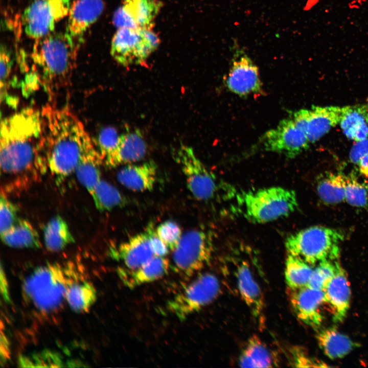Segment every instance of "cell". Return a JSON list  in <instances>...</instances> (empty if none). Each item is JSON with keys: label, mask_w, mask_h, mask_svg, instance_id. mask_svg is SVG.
Here are the masks:
<instances>
[{"label": "cell", "mask_w": 368, "mask_h": 368, "mask_svg": "<svg viewBox=\"0 0 368 368\" xmlns=\"http://www.w3.org/2000/svg\"><path fill=\"white\" fill-rule=\"evenodd\" d=\"M337 264L336 261H326L318 263L313 270L307 286L323 290L334 275Z\"/></svg>", "instance_id": "e575fe53"}, {"label": "cell", "mask_w": 368, "mask_h": 368, "mask_svg": "<svg viewBox=\"0 0 368 368\" xmlns=\"http://www.w3.org/2000/svg\"><path fill=\"white\" fill-rule=\"evenodd\" d=\"M113 253L114 257L121 261L124 267L129 269L140 267L154 256L145 232L121 243Z\"/></svg>", "instance_id": "603a6c76"}, {"label": "cell", "mask_w": 368, "mask_h": 368, "mask_svg": "<svg viewBox=\"0 0 368 368\" xmlns=\"http://www.w3.org/2000/svg\"><path fill=\"white\" fill-rule=\"evenodd\" d=\"M346 184V175L327 172L317 180V193L324 203L338 204L345 200Z\"/></svg>", "instance_id": "83f0119b"}, {"label": "cell", "mask_w": 368, "mask_h": 368, "mask_svg": "<svg viewBox=\"0 0 368 368\" xmlns=\"http://www.w3.org/2000/svg\"><path fill=\"white\" fill-rule=\"evenodd\" d=\"M12 56L11 51L4 44H2L0 48L1 65V101L5 99L7 95L9 84V79L12 67Z\"/></svg>", "instance_id": "8d00e7d4"}, {"label": "cell", "mask_w": 368, "mask_h": 368, "mask_svg": "<svg viewBox=\"0 0 368 368\" xmlns=\"http://www.w3.org/2000/svg\"><path fill=\"white\" fill-rule=\"evenodd\" d=\"M237 287L240 294L253 316L262 317L264 309V297L248 263L242 260L236 270Z\"/></svg>", "instance_id": "44dd1931"}, {"label": "cell", "mask_w": 368, "mask_h": 368, "mask_svg": "<svg viewBox=\"0 0 368 368\" xmlns=\"http://www.w3.org/2000/svg\"><path fill=\"white\" fill-rule=\"evenodd\" d=\"M162 6L159 0H123L115 11L112 21L118 29H152Z\"/></svg>", "instance_id": "5bb4252c"}, {"label": "cell", "mask_w": 368, "mask_h": 368, "mask_svg": "<svg viewBox=\"0 0 368 368\" xmlns=\"http://www.w3.org/2000/svg\"><path fill=\"white\" fill-rule=\"evenodd\" d=\"M97 300L94 285L83 280L72 285L66 294V303L76 313L88 312Z\"/></svg>", "instance_id": "4dcf8cb0"}, {"label": "cell", "mask_w": 368, "mask_h": 368, "mask_svg": "<svg viewBox=\"0 0 368 368\" xmlns=\"http://www.w3.org/2000/svg\"><path fill=\"white\" fill-rule=\"evenodd\" d=\"M344 107L314 106L307 109L305 133L313 143L340 123Z\"/></svg>", "instance_id": "ffe728a7"}, {"label": "cell", "mask_w": 368, "mask_h": 368, "mask_svg": "<svg viewBox=\"0 0 368 368\" xmlns=\"http://www.w3.org/2000/svg\"><path fill=\"white\" fill-rule=\"evenodd\" d=\"M145 233L154 256L165 257L168 254L170 250L169 247L158 237L152 223L148 225Z\"/></svg>", "instance_id": "b9f144b4"}, {"label": "cell", "mask_w": 368, "mask_h": 368, "mask_svg": "<svg viewBox=\"0 0 368 368\" xmlns=\"http://www.w3.org/2000/svg\"><path fill=\"white\" fill-rule=\"evenodd\" d=\"M260 142L264 150L281 153L290 158L306 150L310 143L292 118L282 120L275 127L266 131Z\"/></svg>", "instance_id": "7c38bea8"}, {"label": "cell", "mask_w": 368, "mask_h": 368, "mask_svg": "<svg viewBox=\"0 0 368 368\" xmlns=\"http://www.w3.org/2000/svg\"><path fill=\"white\" fill-rule=\"evenodd\" d=\"M358 166L360 174L368 179V153L360 159Z\"/></svg>", "instance_id": "bcb514c9"}, {"label": "cell", "mask_w": 368, "mask_h": 368, "mask_svg": "<svg viewBox=\"0 0 368 368\" xmlns=\"http://www.w3.org/2000/svg\"><path fill=\"white\" fill-rule=\"evenodd\" d=\"M291 353L292 363L295 366L303 367H327L330 366L324 362L311 357L300 348H295L291 351Z\"/></svg>", "instance_id": "60d3db41"}, {"label": "cell", "mask_w": 368, "mask_h": 368, "mask_svg": "<svg viewBox=\"0 0 368 368\" xmlns=\"http://www.w3.org/2000/svg\"><path fill=\"white\" fill-rule=\"evenodd\" d=\"M220 291V283L215 274L200 273L169 300L166 307L176 318L184 320L214 301Z\"/></svg>", "instance_id": "9c48e42d"}, {"label": "cell", "mask_w": 368, "mask_h": 368, "mask_svg": "<svg viewBox=\"0 0 368 368\" xmlns=\"http://www.w3.org/2000/svg\"><path fill=\"white\" fill-rule=\"evenodd\" d=\"M0 356L1 363H6L10 358V346L9 340L1 328Z\"/></svg>", "instance_id": "ee69618b"}, {"label": "cell", "mask_w": 368, "mask_h": 368, "mask_svg": "<svg viewBox=\"0 0 368 368\" xmlns=\"http://www.w3.org/2000/svg\"><path fill=\"white\" fill-rule=\"evenodd\" d=\"M90 195L96 207L101 211H110L126 203L125 198L121 193L103 179L98 182Z\"/></svg>", "instance_id": "d6a6232c"}, {"label": "cell", "mask_w": 368, "mask_h": 368, "mask_svg": "<svg viewBox=\"0 0 368 368\" xmlns=\"http://www.w3.org/2000/svg\"><path fill=\"white\" fill-rule=\"evenodd\" d=\"M159 43V38L151 29L120 28L112 39L110 54L123 66L139 64L147 59Z\"/></svg>", "instance_id": "30bf717a"}, {"label": "cell", "mask_w": 368, "mask_h": 368, "mask_svg": "<svg viewBox=\"0 0 368 368\" xmlns=\"http://www.w3.org/2000/svg\"><path fill=\"white\" fill-rule=\"evenodd\" d=\"M6 245L15 248H39L41 243L38 232L27 220L19 219L7 231L1 234Z\"/></svg>", "instance_id": "4316f807"}, {"label": "cell", "mask_w": 368, "mask_h": 368, "mask_svg": "<svg viewBox=\"0 0 368 368\" xmlns=\"http://www.w3.org/2000/svg\"><path fill=\"white\" fill-rule=\"evenodd\" d=\"M79 46L65 32L36 39L31 54L35 74L51 100L70 85Z\"/></svg>", "instance_id": "3957f363"}, {"label": "cell", "mask_w": 368, "mask_h": 368, "mask_svg": "<svg viewBox=\"0 0 368 368\" xmlns=\"http://www.w3.org/2000/svg\"><path fill=\"white\" fill-rule=\"evenodd\" d=\"M70 0H33L21 17L26 34L37 39L52 32L56 24L68 14Z\"/></svg>", "instance_id": "8fae6325"}, {"label": "cell", "mask_w": 368, "mask_h": 368, "mask_svg": "<svg viewBox=\"0 0 368 368\" xmlns=\"http://www.w3.org/2000/svg\"><path fill=\"white\" fill-rule=\"evenodd\" d=\"M155 231L158 237L171 250L177 246L182 236L180 226L172 220L162 222Z\"/></svg>", "instance_id": "d590c367"}, {"label": "cell", "mask_w": 368, "mask_h": 368, "mask_svg": "<svg viewBox=\"0 0 368 368\" xmlns=\"http://www.w3.org/2000/svg\"><path fill=\"white\" fill-rule=\"evenodd\" d=\"M313 269L302 260L288 255L285 265V277L290 290H296L308 286Z\"/></svg>", "instance_id": "1f68e13d"}, {"label": "cell", "mask_w": 368, "mask_h": 368, "mask_svg": "<svg viewBox=\"0 0 368 368\" xmlns=\"http://www.w3.org/2000/svg\"><path fill=\"white\" fill-rule=\"evenodd\" d=\"M157 167L149 160L139 164H127L117 174L118 181L126 188L137 192L150 191L154 188Z\"/></svg>", "instance_id": "7402d4cb"}, {"label": "cell", "mask_w": 368, "mask_h": 368, "mask_svg": "<svg viewBox=\"0 0 368 368\" xmlns=\"http://www.w3.org/2000/svg\"><path fill=\"white\" fill-rule=\"evenodd\" d=\"M172 251L174 271L185 277H191L210 263L213 251L212 236L200 229L189 231L182 235Z\"/></svg>", "instance_id": "ba28073f"}, {"label": "cell", "mask_w": 368, "mask_h": 368, "mask_svg": "<svg viewBox=\"0 0 368 368\" xmlns=\"http://www.w3.org/2000/svg\"><path fill=\"white\" fill-rule=\"evenodd\" d=\"M355 142L351 148L349 157L352 164L358 165L360 159L368 153V138Z\"/></svg>", "instance_id": "7bdbcfd3"}, {"label": "cell", "mask_w": 368, "mask_h": 368, "mask_svg": "<svg viewBox=\"0 0 368 368\" xmlns=\"http://www.w3.org/2000/svg\"><path fill=\"white\" fill-rule=\"evenodd\" d=\"M170 267V262L165 257L153 256L136 268H119L118 274L123 284L132 289L162 278Z\"/></svg>", "instance_id": "d6986e66"}, {"label": "cell", "mask_w": 368, "mask_h": 368, "mask_svg": "<svg viewBox=\"0 0 368 368\" xmlns=\"http://www.w3.org/2000/svg\"><path fill=\"white\" fill-rule=\"evenodd\" d=\"M174 155L185 175L188 189L197 199L208 201L220 194L228 199L235 195V189L217 180L197 157L192 147L181 144Z\"/></svg>", "instance_id": "52a82bcc"}, {"label": "cell", "mask_w": 368, "mask_h": 368, "mask_svg": "<svg viewBox=\"0 0 368 368\" xmlns=\"http://www.w3.org/2000/svg\"><path fill=\"white\" fill-rule=\"evenodd\" d=\"M323 291L325 303L331 310L333 321L342 322L350 308L351 292L346 272L338 262L334 275Z\"/></svg>", "instance_id": "e0dca14e"}, {"label": "cell", "mask_w": 368, "mask_h": 368, "mask_svg": "<svg viewBox=\"0 0 368 368\" xmlns=\"http://www.w3.org/2000/svg\"><path fill=\"white\" fill-rule=\"evenodd\" d=\"M340 126L343 134L352 140L368 138V101L364 103L344 106Z\"/></svg>", "instance_id": "d4e9b609"}, {"label": "cell", "mask_w": 368, "mask_h": 368, "mask_svg": "<svg viewBox=\"0 0 368 368\" xmlns=\"http://www.w3.org/2000/svg\"><path fill=\"white\" fill-rule=\"evenodd\" d=\"M43 239L45 247L52 252L60 251L75 242L67 222L59 215L54 217L46 224Z\"/></svg>", "instance_id": "f1b7e54d"}, {"label": "cell", "mask_w": 368, "mask_h": 368, "mask_svg": "<svg viewBox=\"0 0 368 368\" xmlns=\"http://www.w3.org/2000/svg\"><path fill=\"white\" fill-rule=\"evenodd\" d=\"M316 338L320 350L331 359L342 358L360 346L358 343L334 327L319 330Z\"/></svg>", "instance_id": "cb8c5ba5"}, {"label": "cell", "mask_w": 368, "mask_h": 368, "mask_svg": "<svg viewBox=\"0 0 368 368\" xmlns=\"http://www.w3.org/2000/svg\"><path fill=\"white\" fill-rule=\"evenodd\" d=\"M17 208L4 194H1L0 200V233L9 229L18 219Z\"/></svg>", "instance_id": "f35d334b"}, {"label": "cell", "mask_w": 368, "mask_h": 368, "mask_svg": "<svg viewBox=\"0 0 368 368\" xmlns=\"http://www.w3.org/2000/svg\"><path fill=\"white\" fill-rule=\"evenodd\" d=\"M344 235L339 230L315 225L288 236L285 242L288 255L311 266L326 261H335L340 255Z\"/></svg>", "instance_id": "5b68a950"}, {"label": "cell", "mask_w": 368, "mask_h": 368, "mask_svg": "<svg viewBox=\"0 0 368 368\" xmlns=\"http://www.w3.org/2000/svg\"><path fill=\"white\" fill-rule=\"evenodd\" d=\"M41 114L40 166L64 178L75 172L82 155L94 143L81 121L66 108L48 104Z\"/></svg>", "instance_id": "6da1fadb"}, {"label": "cell", "mask_w": 368, "mask_h": 368, "mask_svg": "<svg viewBox=\"0 0 368 368\" xmlns=\"http://www.w3.org/2000/svg\"><path fill=\"white\" fill-rule=\"evenodd\" d=\"M244 208V215L250 221L264 223L286 217L297 208L294 191L272 187L249 191L239 196Z\"/></svg>", "instance_id": "8992f818"}, {"label": "cell", "mask_w": 368, "mask_h": 368, "mask_svg": "<svg viewBox=\"0 0 368 368\" xmlns=\"http://www.w3.org/2000/svg\"><path fill=\"white\" fill-rule=\"evenodd\" d=\"M103 162L98 147L93 144L84 152L75 171L78 180L90 195L102 179L100 166Z\"/></svg>", "instance_id": "484cf974"}, {"label": "cell", "mask_w": 368, "mask_h": 368, "mask_svg": "<svg viewBox=\"0 0 368 368\" xmlns=\"http://www.w3.org/2000/svg\"><path fill=\"white\" fill-rule=\"evenodd\" d=\"M120 135L112 127L104 128L98 136V148L104 158L110 154L117 146Z\"/></svg>", "instance_id": "ab89813d"}, {"label": "cell", "mask_w": 368, "mask_h": 368, "mask_svg": "<svg viewBox=\"0 0 368 368\" xmlns=\"http://www.w3.org/2000/svg\"><path fill=\"white\" fill-rule=\"evenodd\" d=\"M147 144L139 130L120 134L114 149L103 159L110 168L122 164H130L143 159L147 152Z\"/></svg>", "instance_id": "ac0fdd59"}, {"label": "cell", "mask_w": 368, "mask_h": 368, "mask_svg": "<svg viewBox=\"0 0 368 368\" xmlns=\"http://www.w3.org/2000/svg\"><path fill=\"white\" fill-rule=\"evenodd\" d=\"M21 366H62L61 359L57 353L46 351L31 357H21L19 360Z\"/></svg>", "instance_id": "74e56055"}, {"label": "cell", "mask_w": 368, "mask_h": 368, "mask_svg": "<svg viewBox=\"0 0 368 368\" xmlns=\"http://www.w3.org/2000/svg\"><path fill=\"white\" fill-rule=\"evenodd\" d=\"M104 8L103 0H74L70 5L65 32L79 45L84 34Z\"/></svg>", "instance_id": "2e32d148"}, {"label": "cell", "mask_w": 368, "mask_h": 368, "mask_svg": "<svg viewBox=\"0 0 368 368\" xmlns=\"http://www.w3.org/2000/svg\"><path fill=\"white\" fill-rule=\"evenodd\" d=\"M0 290L2 296L6 303L10 302L9 284L5 270L1 264L0 274Z\"/></svg>", "instance_id": "f6af8a7d"}, {"label": "cell", "mask_w": 368, "mask_h": 368, "mask_svg": "<svg viewBox=\"0 0 368 368\" xmlns=\"http://www.w3.org/2000/svg\"><path fill=\"white\" fill-rule=\"evenodd\" d=\"M273 364L271 354L256 336L248 340L239 358V364L242 367H269Z\"/></svg>", "instance_id": "f546056e"}, {"label": "cell", "mask_w": 368, "mask_h": 368, "mask_svg": "<svg viewBox=\"0 0 368 368\" xmlns=\"http://www.w3.org/2000/svg\"><path fill=\"white\" fill-rule=\"evenodd\" d=\"M345 200L354 207L368 209V182L360 181L354 175L346 176Z\"/></svg>", "instance_id": "836d02e7"}, {"label": "cell", "mask_w": 368, "mask_h": 368, "mask_svg": "<svg viewBox=\"0 0 368 368\" xmlns=\"http://www.w3.org/2000/svg\"><path fill=\"white\" fill-rule=\"evenodd\" d=\"M225 84L230 91L241 97L264 94L258 67L245 54L234 59Z\"/></svg>", "instance_id": "4fadbf2b"}, {"label": "cell", "mask_w": 368, "mask_h": 368, "mask_svg": "<svg viewBox=\"0 0 368 368\" xmlns=\"http://www.w3.org/2000/svg\"><path fill=\"white\" fill-rule=\"evenodd\" d=\"M80 274L72 263H49L37 267L22 283L23 298L41 313H53L66 302L70 287L83 280Z\"/></svg>", "instance_id": "277c9868"}, {"label": "cell", "mask_w": 368, "mask_h": 368, "mask_svg": "<svg viewBox=\"0 0 368 368\" xmlns=\"http://www.w3.org/2000/svg\"><path fill=\"white\" fill-rule=\"evenodd\" d=\"M41 110L28 107L1 122L0 165L5 173H23L39 165Z\"/></svg>", "instance_id": "7a4b0ae2"}, {"label": "cell", "mask_w": 368, "mask_h": 368, "mask_svg": "<svg viewBox=\"0 0 368 368\" xmlns=\"http://www.w3.org/2000/svg\"><path fill=\"white\" fill-rule=\"evenodd\" d=\"M290 291V303L297 317L306 325L318 330L325 319L322 311L326 303L323 290L306 286Z\"/></svg>", "instance_id": "9a60e30c"}]
</instances>
